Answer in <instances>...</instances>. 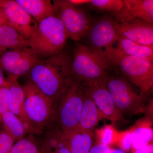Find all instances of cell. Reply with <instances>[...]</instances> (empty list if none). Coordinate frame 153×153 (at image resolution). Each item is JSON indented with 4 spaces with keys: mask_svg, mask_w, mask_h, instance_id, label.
Segmentation results:
<instances>
[{
    "mask_svg": "<svg viewBox=\"0 0 153 153\" xmlns=\"http://www.w3.org/2000/svg\"><path fill=\"white\" fill-rule=\"evenodd\" d=\"M15 1L38 24L55 14L54 6L50 0H16Z\"/></svg>",
    "mask_w": 153,
    "mask_h": 153,
    "instance_id": "cell-19",
    "label": "cell"
},
{
    "mask_svg": "<svg viewBox=\"0 0 153 153\" xmlns=\"http://www.w3.org/2000/svg\"><path fill=\"white\" fill-rule=\"evenodd\" d=\"M110 153H126L124 151L121 149H111L110 152Z\"/></svg>",
    "mask_w": 153,
    "mask_h": 153,
    "instance_id": "cell-35",
    "label": "cell"
},
{
    "mask_svg": "<svg viewBox=\"0 0 153 153\" xmlns=\"http://www.w3.org/2000/svg\"><path fill=\"white\" fill-rule=\"evenodd\" d=\"M71 60L61 52L40 60L30 71L31 81L55 104L66 87L72 82Z\"/></svg>",
    "mask_w": 153,
    "mask_h": 153,
    "instance_id": "cell-1",
    "label": "cell"
},
{
    "mask_svg": "<svg viewBox=\"0 0 153 153\" xmlns=\"http://www.w3.org/2000/svg\"><path fill=\"white\" fill-rule=\"evenodd\" d=\"M68 38L63 23L55 14L38 24L37 35L29 40V47L38 55L52 57L62 52Z\"/></svg>",
    "mask_w": 153,
    "mask_h": 153,
    "instance_id": "cell-3",
    "label": "cell"
},
{
    "mask_svg": "<svg viewBox=\"0 0 153 153\" xmlns=\"http://www.w3.org/2000/svg\"><path fill=\"white\" fill-rule=\"evenodd\" d=\"M38 56L30 47L12 49L0 55V66L8 75L19 78L30 72L41 60Z\"/></svg>",
    "mask_w": 153,
    "mask_h": 153,
    "instance_id": "cell-9",
    "label": "cell"
},
{
    "mask_svg": "<svg viewBox=\"0 0 153 153\" xmlns=\"http://www.w3.org/2000/svg\"><path fill=\"white\" fill-rule=\"evenodd\" d=\"M133 153H153V144L148 145L146 146L134 151Z\"/></svg>",
    "mask_w": 153,
    "mask_h": 153,
    "instance_id": "cell-31",
    "label": "cell"
},
{
    "mask_svg": "<svg viewBox=\"0 0 153 153\" xmlns=\"http://www.w3.org/2000/svg\"><path fill=\"white\" fill-rule=\"evenodd\" d=\"M1 8L7 19L6 25L15 29L28 41L37 35L38 24L13 0H1Z\"/></svg>",
    "mask_w": 153,
    "mask_h": 153,
    "instance_id": "cell-10",
    "label": "cell"
},
{
    "mask_svg": "<svg viewBox=\"0 0 153 153\" xmlns=\"http://www.w3.org/2000/svg\"><path fill=\"white\" fill-rule=\"evenodd\" d=\"M15 141L4 131L0 132V153H8Z\"/></svg>",
    "mask_w": 153,
    "mask_h": 153,
    "instance_id": "cell-29",
    "label": "cell"
},
{
    "mask_svg": "<svg viewBox=\"0 0 153 153\" xmlns=\"http://www.w3.org/2000/svg\"><path fill=\"white\" fill-rule=\"evenodd\" d=\"M106 78L80 85L84 93L92 100L104 117L115 123L123 119V114L116 106L107 89Z\"/></svg>",
    "mask_w": 153,
    "mask_h": 153,
    "instance_id": "cell-11",
    "label": "cell"
},
{
    "mask_svg": "<svg viewBox=\"0 0 153 153\" xmlns=\"http://www.w3.org/2000/svg\"><path fill=\"white\" fill-rule=\"evenodd\" d=\"M55 14L61 20L68 38L79 41L86 34L92 22L85 12L68 1H54Z\"/></svg>",
    "mask_w": 153,
    "mask_h": 153,
    "instance_id": "cell-8",
    "label": "cell"
},
{
    "mask_svg": "<svg viewBox=\"0 0 153 153\" xmlns=\"http://www.w3.org/2000/svg\"><path fill=\"white\" fill-rule=\"evenodd\" d=\"M84 92L82 86L72 81L63 91L55 105V118L62 131L76 130L82 112Z\"/></svg>",
    "mask_w": 153,
    "mask_h": 153,
    "instance_id": "cell-5",
    "label": "cell"
},
{
    "mask_svg": "<svg viewBox=\"0 0 153 153\" xmlns=\"http://www.w3.org/2000/svg\"><path fill=\"white\" fill-rule=\"evenodd\" d=\"M112 66L102 50L78 44L71 62L72 81L82 85L104 79Z\"/></svg>",
    "mask_w": 153,
    "mask_h": 153,
    "instance_id": "cell-2",
    "label": "cell"
},
{
    "mask_svg": "<svg viewBox=\"0 0 153 153\" xmlns=\"http://www.w3.org/2000/svg\"><path fill=\"white\" fill-rule=\"evenodd\" d=\"M62 132L64 142L71 153H89L92 147L93 133L74 130L62 131Z\"/></svg>",
    "mask_w": 153,
    "mask_h": 153,
    "instance_id": "cell-18",
    "label": "cell"
},
{
    "mask_svg": "<svg viewBox=\"0 0 153 153\" xmlns=\"http://www.w3.org/2000/svg\"><path fill=\"white\" fill-rule=\"evenodd\" d=\"M29 47V41L8 25L0 26V55L7 49H19Z\"/></svg>",
    "mask_w": 153,
    "mask_h": 153,
    "instance_id": "cell-20",
    "label": "cell"
},
{
    "mask_svg": "<svg viewBox=\"0 0 153 153\" xmlns=\"http://www.w3.org/2000/svg\"><path fill=\"white\" fill-rule=\"evenodd\" d=\"M131 149L135 151L150 144L153 138V131L149 126L137 127L131 132Z\"/></svg>",
    "mask_w": 153,
    "mask_h": 153,
    "instance_id": "cell-23",
    "label": "cell"
},
{
    "mask_svg": "<svg viewBox=\"0 0 153 153\" xmlns=\"http://www.w3.org/2000/svg\"><path fill=\"white\" fill-rule=\"evenodd\" d=\"M19 78L8 75L6 79L9 88V111L19 118L24 123L28 132L39 134L40 132L32 125L28 119L24 108L25 91L23 86L18 81Z\"/></svg>",
    "mask_w": 153,
    "mask_h": 153,
    "instance_id": "cell-15",
    "label": "cell"
},
{
    "mask_svg": "<svg viewBox=\"0 0 153 153\" xmlns=\"http://www.w3.org/2000/svg\"><path fill=\"white\" fill-rule=\"evenodd\" d=\"M68 1L75 6L83 4H89L90 2V0H68Z\"/></svg>",
    "mask_w": 153,
    "mask_h": 153,
    "instance_id": "cell-32",
    "label": "cell"
},
{
    "mask_svg": "<svg viewBox=\"0 0 153 153\" xmlns=\"http://www.w3.org/2000/svg\"><path fill=\"white\" fill-rule=\"evenodd\" d=\"M3 70L1 66H0V88L2 87L7 83V81L5 79L3 73Z\"/></svg>",
    "mask_w": 153,
    "mask_h": 153,
    "instance_id": "cell-33",
    "label": "cell"
},
{
    "mask_svg": "<svg viewBox=\"0 0 153 153\" xmlns=\"http://www.w3.org/2000/svg\"><path fill=\"white\" fill-rule=\"evenodd\" d=\"M117 42L116 47H112L102 50L105 55H129L153 59V46L141 45L119 37Z\"/></svg>",
    "mask_w": 153,
    "mask_h": 153,
    "instance_id": "cell-16",
    "label": "cell"
},
{
    "mask_svg": "<svg viewBox=\"0 0 153 153\" xmlns=\"http://www.w3.org/2000/svg\"><path fill=\"white\" fill-rule=\"evenodd\" d=\"M7 23V19L2 9L0 8V26L5 25Z\"/></svg>",
    "mask_w": 153,
    "mask_h": 153,
    "instance_id": "cell-34",
    "label": "cell"
},
{
    "mask_svg": "<svg viewBox=\"0 0 153 153\" xmlns=\"http://www.w3.org/2000/svg\"><path fill=\"white\" fill-rule=\"evenodd\" d=\"M9 111V88L7 82L5 85L0 88V122L3 114Z\"/></svg>",
    "mask_w": 153,
    "mask_h": 153,
    "instance_id": "cell-27",
    "label": "cell"
},
{
    "mask_svg": "<svg viewBox=\"0 0 153 153\" xmlns=\"http://www.w3.org/2000/svg\"><path fill=\"white\" fill-rule=\"evenodd\" d=\"M23 88L25 113L33 127L41 132V129L55 118V104L30 81Z\"/></svg>",
    "mask_w": 153,
    "mask_h": 153,
    "instance_id": "cell-6",
    "label": "cell"
},
{
    "mask_svg": "<svg viewBox=\"0 0 153 153\" xmlns=\"http://www.w3.org/2000/svg\"><path fill=\"white\" fill-rule=\"evenodd\" d=\"M40 152L34 142L24 137L14 144L8 153H38Z\"/></svg>",
    "mask_w": 153,
    "mask_h": 153,
    "instance_id": "cell-26",
    "label": "cell"
},
{
    "mask_svg": "<svg viewBox=\"0 0 153 153\" xmlns=\"http://www.w3.org/2000/svg\"><path fill=\"white\" fill-rule=\"evenodd\" d=\"M113 66H118L126 77L146 95L153 86V59L129 55H105Z\"/></svg>",
    "mask_w": 153,
    "mask_h": 153,
    "instance_id": "cell-4",
    "label": "cell"
},
{
    "mask_svg": "<svg viewBox=\"0 0 153 153\" xmlns=\"http://www.w3.org/2000/svg\"><path fill=\"white\" fill-rule=\"evenodd\" d=\"M103 118H105L104 116L99 110L92 100L84 92L80 120L75 130L81 132H92L99 122Z\"/></svg>",
    "mask_w": 153,
    "mask_h": 153,
    "instance_id": "cell-17",
    "label": "cell"
},
{
    "mask_svg": "<svg viewBox=\"0 0 153 153\" xmlns=\"http://www.w3.org/2000/svg\"><path fill=\"white\" fill-rule=\"evenodd\" d=\"M117 143L122 150L129 152L131 150V131L120 133Z\"/></svg>",
    "mask_w": 153,
    "mask_h": 153,
    "instance_id": "cell-28",
    "label": "cell"
},
{
    "mask_svg": "<svg viewBox=\"0 0 153 153\" xmlns=\"http://www.w3.org/2000/svg\"><path fill=\"white\" fill-rule=\"evenodd\" d=\"M43 153H71L67 146L59 128L53 130L47 134L42 146Z\"/></svg>",
    "mask_w": 153,
    "mask_h": 153,
    "instance_id": "cell-22",
    "label": "cell"
},
{
    "mask_svg": "<svg viewBox=\"0 0 153 153\" xmlns=\"http://www.w3.org/2000/svg\"><path fill=\"white\" fill-rule=\"evenodd\" d=\"M99 144L111 146L117 143L119 133L111 125H105L97 131Z\"/></svg>",
    "mask_w": 153,
    "mask_h": 153,
    "instance_id": "cell-24",
    "label": "cell"
},
{
    "mask_svg": "<svg viewBox=\"0 0 153 153\" xmlns=\"http://www.w3.org/2000/svg\"><path fill=\"white\" fill-rule=\"evenodd\" d=\"M38 153H42V152H41V151H40V152H39Z\"/></svg>",
    "mask_w": 153,
    "mask_h": 153,
    "instance_id": "cell-36",
    "label": "cell"
},
{
    "mask_svg": "<svg viewBox=\"0 0 153 153\" xmlns=\"http://www.w3.org/2000/svg\"><path fill=\"white\" fill-rule=\"evenodd\" d=\"M105 84L115 105L123 114H136L145 111L146 95L137 93L125 78L108 76Z\"/></svg>",
    "mask_w": 153,
    "mask_h": 153,
    "instance_id": "cell-7",
    "label": "cell"
},
{
    "mask_svg": "<svg viewBox=\"0 0 153 153\" xmlns=\"http://www.w3.org/2000/svg\"><path fill=\"white\" fill-rule=\"evenodd\" d=\"M117 33L121 38L141 45L153 46V25L140 19L117 23Z\"/></svg>",
    "mask_w": 153,
    "mask_h": 153,
    "instance_id": "cell-13",
    "label": "cell"
},
{
    "mask_svg": "<svg viewBox=\"0 0 153 153\" xmlns=\"http://www.w3.org/2000/svg\"><path fill=\"white\" fill-rule=\"evenodd\" d=\"M110 151L109 146L98 143L91 147L89 153H110Z\"/></svg>",
    "mask_w": 153,
    "mask_h": 153,
    "instance_id": "cell-30",
    "label": "cell"
},
{
    "mask_svg": "<svg viewBox=\"0 0 153 153\" xmlns=\"http://www.w3.org/2000/svg\"><path fill=\"white\" fill-rule=\"evenodd\" d=\"M122 8L114 16L117 23L139 19L153 25V0H124Z\"/></svg>",
    "mask_w": 153,
    "mask_h": 153,
    "instance_id": "cell-14",
    "label": "cell"
},
{
    "mask_svg": "<svg viewBox=\"0 0 153 153\" xmlns=\"http://www.w3.org/2000/svg\"><path fill=\"white\" fill-rule=\"evenodd\" d=\"M89 4L96 8L108 11L114 15L118 13L123 5V1L121 0H92Z\"/></svg>",
    "mask_w": 153,
    "mask_h": 153,
    "instance_id": "cell-25",
    "label": "cell"
},
{
    "mask_svg": "<svg viewBox=\"0 0 153 153\" xmlns=\"http://www.w3.org/2000/svg\"><path fill=\"white\" fill-rule=\"evenodd\" d=\"M117 25L116 21L108 17L92 24L85 36L90 44L89 47L98 50L112 47L118 38Z\"/></svg>",
    "mask_w": 153,
    "mask_h": 153,
    "instance_id": "cell-12",
    "label": "cell"
},
{
    "mask_svg": "<svg viewBox=\"0 0 153 153\" xmlns=\"http://www.w3.org/2000/svg\"><path fill=\"white\" fill-rule=\"evenodd\" d=\"M1 121L4 127V131L15 141L22 139L28 133L23 122L9 111L3 114Z\"/></svg>",
    "mask_w": 153,
    "mask_h": 153,
    "instance_id": "cell-21",
    "label": "cell"
}]
</instances>
